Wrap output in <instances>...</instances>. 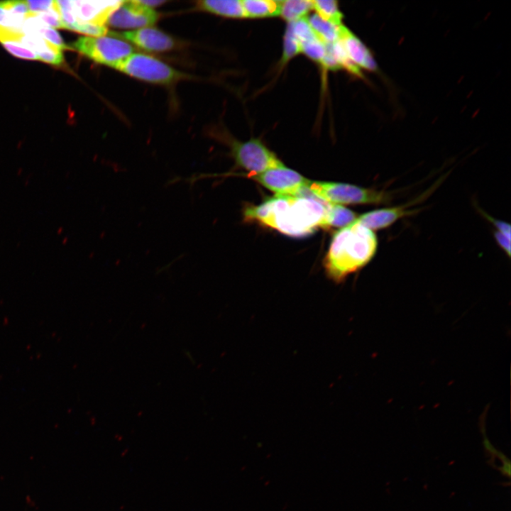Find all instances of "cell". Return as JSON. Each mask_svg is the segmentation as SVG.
Returning a JSON list of instances; mask_svg holds the SVG:
<instances>
[{
	"label": "cell",
	"instance_id": "6da1fadb",
	"mask_svg": "<svg viewBox=\"0 0 511 511\" xmlns=\"http://www.w3.org/2000/svg\"><path fill=\"white\" fill-rule=\"evenodd\" d=\"M276 194L261 204L247 207L246 220L256 221L292 237H302L322 227L330 204L313 194Z\"/></svg>",
	"mask_w": 511,
	"mask_h": 511
},
{
	"label": "cell",
	"instance_id": "7a4b0ae2",
	"mask_svg": "<svg viewBox=\"0 0 511 511\" xmlns=\"http://www.w3.org/2000/svg\"><path fill=\"white\" fill-rule=\"evenodd\" d=\"M378 245L373 231L356 221L343 227L334 235L324 258L328 277L337 283L342 282L373 259Z\"/></svg>",
	"mask_w": 511,
	"mask_h": 511
},
{
	"label": "cell",
	"instance_id": "3957f363",
	"mask_svg": "<svg viewBox=\"0 0 511 511\" xmlns=\"http://www.w3.org/2000/svg\"><path fill=\"white\" fill-rule=\"evenodd\" d=\"M307 189L331 204H388L392 199L389 192L342 182L309 181Z\"/></svg>",
	"mask_w": 511,
	"mask_h": 511
},
{
	"label": "cell",
	"instance_id": "277c9868",
	"mask_svg": "<svg viewBox=\"0 0 511 511\" xmlns=\"http://www.w3.org/2000/svg\"><path fill=\"white\" fill-rule=\"evenodd\" d=\"M114 69L129 76L156 84H171L183 75L163 61L143 53H132L119 62Z\"/></svg>",
	"mask_w": 511,
	"mask_h": 511
},
{
	"label": "cell",
	"instance_id": "5b68a950",
	"mask_svg": "<svg viewBox=\"0 0 511 511\" xmlns=\"http://www.w3.org/2000/svg\"><path fill=\"white\" fill-rule=\"evenodd\" d=\"M70 48L95 62L113 68L133 51L132 45L126 41L109 36L79 37Z\"/></svg>",
	"mask_w": 511,
	"mask_h": 511
},
{
	"label": "cell",
	"instance_id": "8992f818",
	"mask_svg": "<svg viewBox=\"0 0 511 511\" xmlns=\"http://www.w3.org/2000/svg\"><path fill=\"white\" fill-rule=\"evenodd\" d=\"M230 147L236 163L249 172L250 175L284 166L275 155L258 139L252 138L245 142L233 141Z\"/></svg>",
	"mask_w": 511,
	"mask_h": 511
},
{
	"label": "cell",
	"instance_id": "52a82bcc",
	"mask_svg": "<svg viewBox=\"0 0 511 511\" xmlns=\"http://www.w3.org/2000/svg\"><path fill=\"white\" fill-rule=\"evenodd\" d=\"M250 177L278 195H299L307 188L309 182L297 172L285 165Z\"/></svg>",
	"mask_w": 511,
	"mask_h": 511
},
{
	"label": "cell",
	"instance_id": "ba28073f",
	"mask_svg": "<svg viewBox=\"0 0 511 511\" xmlns=\"http://www.w3.org/2000/svg\"><path fill=\"white\" fill-rule=\"evenodd\" d=\"M158 19V13L155 10L143 6L138 0L123 1L106 23L117 28H142L153 26Z\"/></svg>",
	"mask_w": 511,
	"mask_h": 511
},
{
	"label": "cell",
	"instance_id": "9c48e42d",
	"mask_svg": "<svg viewBox=\"0 0 511 511\" xmlns=\"http://www.w3.org/2000/svg\"><path fill=\"white\" fill-rule=\"evenodd\" d=\"M111 36L131 42L138 48L150 52H164L175 46L174 39L165 33L152 28H139L123 32H110Z\"/></svg>",
	"mask_w": 511,
	"mask_h": 511
},
{
	"label": "cell",
	"instance_id": "30bf717a",
	"mask_svg": "<svg viewBox=\"0 0 511 511\" xmlns=\"http://www.w3.org/2000/svg\"><path fill=\"white\" fill-rule=\"evenodd\" d=\"M123 1H71V11L77 21L104 26L109 16Z\"/></svg>",
	"mask_w": 511,
	"mask_h": 511
},
{
	"label": "cell",
	"instance_id": "8fae6325",
	"mask_svg": "<svg viewBox=\"0 0 511 511\" xmlns=\"http://www.w3.org/2000/svg\"><path fill=\"white\" fill-rule=\"evenodd\" d=\"M407 207L408 205H402L375 209L361 214L354 221L372 231L386 229L401 218L416 212Z\"/></svg>",
	"mask_w": 511,
	"mask_h": 511
},
{
	"label": "cell",
	"instance_id": "7c38bea8",
	"mask_svg": "<svg viewBox=\"0 0 511 511\" xmlns=\"http://www.w3.org/2000/svg\"><path fill=\"white\" fill-rule=\"evenodd\" d=\"M349 59L359 68L375 71L377 65L366 45L346 27L341 25L339 38Z\"/></svg>",
	"mask_w": 511,
	"mask_h": 511
},
{
	"label": "cell",
	"instance_id": "4fadbf2b",
	"mask_svg": "<svg viewBox=\"0 0 511 511\" xmlns=\"http://www.w3.org/2000/svg\"><path fill=\"white\" fill-rule=\"evenodd\" d=\"M201 10L229 18H246L240 0H203L197 3Z\"/></svg>",
	"mask_w": 511,
	"mask_h": 511
},
{
	"label": "cell",
	"instance_id": "5bb4252c",
	"mask_svg": "<svg viewBox=\"0 0 511 511\" xmlns=\"http://www.w3.org/2000/svg\"><path fill=\"white\" fill-rule=\"evenodd\" d=\"M246 18H264L280 14L282 1L242 0Z\"/></svg>",
	"mask_w": 511,
	"mask_h": 511
},
{
	"label": "cell",
	"instance_id": "9a60e30c",
	"mask_svg": "<svg viewBox=\"0 0 511 511\" xmlns=\"http://www.w3.org/2000/svg\"><path fill=\"white\" fill-rule=\"evenodd\" d=\"M307 18L315 34L324 43H332L339 40L341 25L337 26L324 20L316 13Z\"/></svg>",
	"mask_w": 511,
	"mask_h": 511
},
{
	"label": "cell",
	"instance_id": "2e32d148",
	"mask_svg": "<svg viewBox=\"0 0 511 511\" xmlns=\"http://www.w3.org/2000/svg\"><path fill=\"white\" fill-rule=\"evenodd\" d=\"M357 218L356 214L341 205L331 204L322 224V228L345 227Z\"/></svg>",
	"mask_w": 511,
	"mask_h": 511
},
{
	"label": "cell",
	"instance_id": "e0dca14e",
	"mask_svg": "<svg viewBox=\"0 0 511 511\" xmlns=\"http://www.w3.org/2000/svg\"><path fill=\"white\" fill-rule=\"evenodd\" d=\"M313 9V2L309 0H286L281 2L280 16L288 23L306 17Z\"/></svg>",
	"mask_w": 511,
	"mask_h": 511
},
{
	"label": "cell",
	"instance_id": "ac0fdd59",
	"mask_svg": "<svg viewBox=\"0 0 511 511\" xmlns=\"http://www.w3.org/2000/svg\"><path fill=\"white\" fill-rule=\"evenodd\" d=\"M313 9L320 17L335 25H341L342 13L339 9L337 2L333 0L312 1Z\"/></svg>",
	"mask_w": 511,
	"mask_h": 511
},
{
	"label": "cell",
	"instance_id": "d6986e66",
	"mask_svg": "<svg viewBox=\"0 0 511 511\" xmlns=\"http://www.w3.org/2000/svg\"><path fill=\"white\" fill-rule=\"evenodd\" d=\"M326 52V43L319 38H316L301 45V53H303L314 61L319 63H322Z\"/></svg>",
	"mask_w": 511,
	"mask_h": 511
},
{
	"label": "cell",
	"instance_id": "ffe728a7",
	"mask_svg": "<svg viewBox=\"0 0 511 511\" xmlns=\"http://www.w3.org/2000/svg\"><path fill=\"white\" fill-rule=\"evenodd\" d=\"M300 53H301L300 45L293 35L290 29L287 27L284 38V48L281 63L282 65L286 63Z\"/></svg>",
	"mask_w": 511,
	"mask_h": 511
},
{
	"label": "cell",
	"instance_id": "44dd1931",
	"mask_svg": "<svg viewBox=\"0 0 511 511\" xmlns=\"http://www.w3.org/2000/svg\"><path fill=\"white\" fill-rule=\"evenodd\" d=\"M0 42L10 53L16 57L28 60H38V56L33 51L18 41L2 40Z\"/></svg>",
	"mask_w": 511,
	"mask_h": 511
},
{
	"label": "cell",
	"instance_id": "7402d4cb",
	"mask_svg": "<svg viewBox=\"0 0 511 511\" xmlns=\"http://www.w3.org/2000/svg\"><path fill=\"white\" fill-rule=\"evenodd\" d=\"M72 30L80 33L92 35V37L104 36L109 33L106 26H99L92 23L77 21L75 23L68 27Z\"/></svg>",
	"mask_w": 511,
	"mask_h": 511
},
{
	"label": "cell",
	"instance_id": "603a6c76",
	"mask_svg": "<svg viewBox=\"0 0 511 511\" xmlns=\"http://www.w3.org/2000/svg\"><path fill=\"white\" fill-rule=\"evenodd\" d=\"M33 14H34L38 18H39L49 27H53L55 28H64L55 1L54 9L45 12Z\"/></svg>",
	"mask_w": 511,
	"mask_h": 511
},
{
	"label": "cell",
	"instance_id": "cb8c5ba5",
	"mask_svg": "<svg viewBox=\"0 0 511 511\" xmlns=\"http://www.w3.org/2000/svg\"><path fill=\"white\" fill-rule=\"evenodd\" d=\"M26 3L31 13L45 12L55 7V1H26Z\"/></svg>",
	"mask_w": 511,
	"mask_h": 511
},
{
	"label": "cell",
	"instance_id": "d4e9b609",
	"mask_svg": "<svg viewBox=\"0 0 511 511\" xmlns=\"http://www.w3.org/2000/svg\"><path fill=\"white\" fill-rule=\"evenodd\" d=\"M494 237L501 248L507 255L508 257L510 256V236H506L500 231H495L494 233Z\"/></svg>",
	"mask_w": 511,
	"mask_h": 511
},
{
	"label": "cell",
	"instance_id": "484cf974",
	"mask_svg": "<svg viewBox=\"0 0 511 511\" xmlns=\"http://www.w3.org/2000/svg\"><path fill=\"white\" fill-rule=\"evenodd\" d=\"M483 215L486 217V219L491 222L496 228L498 231L501 232L502 233L510 236V226L509 224L500 221L498 219H494L491 217L490 216H488L485 214H483Z\"/></svg>",
	"mask_w": 511,
	"mask_h": 511
},
{
	"label": "cell",
	"instance_id": "4316f807",
	"mask_svg": "<svg viewBox=\"0 0 511 511\" xmlns=\"http://www.w3.org/2000/svg\"><path fill=\"white\" fill-rule=\"evenodd\" d=\"M138 1L145 6L152 8L160 6L165 2L164 0H138Z\"/></svg>",
	"mask_w": 511,
	"mask_h": 511
},
{
	"label": "cell",
	"instance_id": "83f0119b",
	"mask_svg": "<svg viewBox=\"0 0 511 511\" xmlns=\"http://www.w3.org/2000/svg\"><path fill=\"white\" fill-rule=\"evenodd\" d=\"M511 466H510V461L509 459H505L503 461V464L502 467L500 468L501 472L507 476L508 477L510 476V471H511Z\"/></svg>",
	"mask_w": 511,
	"mask_h": 511
},
{
	"label": "cell",
	"instance_id": "f1b7e54d",
	"mask_svg": "<svg viewBox=\"0 0 511 511\" xmlns=\"http://www.w3.org/2000/svg\"><path fill=\"white\" fill-rule=\"evenodd\" d=\"M483 443H484L485 448L490 453L493 454H498V451L492 446V444L490 443V441L487 439H485Z\"/></svg>",
	"mask_w": 511,
	"mask_h": 511
}]
</instances>
